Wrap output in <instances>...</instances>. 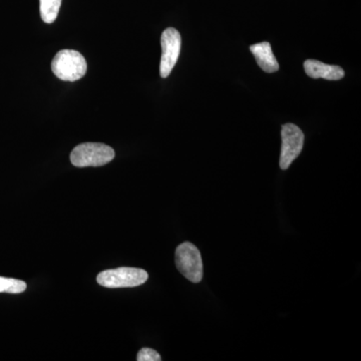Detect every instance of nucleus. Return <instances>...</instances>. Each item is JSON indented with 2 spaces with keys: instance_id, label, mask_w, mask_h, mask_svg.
I'll list each match as a JSON object with an SVG mask.
<instances>
[{
  "instance_id": "11",
  "label": "nucleus",
  "mask_w": 361,
  "mask_h": 361,
  "mask_svg": "<svg viewBox=\"0 0 361 361\" xmlns=\"http://www.w3.org/2000/svg\"><path fill=\"white\" fill-rule=\"evenodd\" d=\"M137 361H161V355L152 348H142L137 353Z\"/></svg>"
},
{
  "instance_id": "3",
  "label": "nucleus",
  "mask_w": 361,
  "mask_h": 361,
  "mask_svg": "<svg viewBox=\"0 0 361 361\" xmlns=\"http://www.w3.org/2000/svg\"><path fill=\"white\" fill-rule=\"evenodd\" d=\"M148 278L149 274L144 269L120 267L99 273L97 282L106 288H128L144 284Z\"/></svg>"
},
{
  "instance_id": "4",
  "label": "nucleus",
  "mask_w": 361,
  "mask_h": 361,
  "mask_svg": "<svg viewBox=\"0 0 361 361\" xmlns=\"http://www.w3.org/2000/svg\"><path fill=\"white\" fill-rule=\"evenodd\" d=\"M176 266L178 270L193 283H199L203 278V261L201 253L194 244L185 242L176 249Z\"/></svg>"
},
{
  "instance_id": "6",
  "label": "nucleus",
  "mask_w": 361,
  "mask_h": 361,
  "mask_svg": "<svg viewBox=\"0 0 361 361\" xmlns=\"http://www.w3.org/2000/svg\"><path fill=\"white\" fill-rule=\"evenodd\" d=\"M161 59L160 66L161 77L166 78L172 73L173 68L177 63L180 52V32L175 28H167L161 35Z\"/></svg>"
},
{
  "instance_id": "8",
  "label": "nucleus",
  "mask_w": 361,
  "mask_h": 361,
  "mask_svg": "<svg viewBox=\"0 0 361 361\" xmlns=\"http://www.w3.org/2000/svg\"><path fill=\"white\" fill-rule=\"evenodd\" d=\"M250 51L255 56L258 66L265 73H273L279 70V65H278L277 59L273 54L269 42H263L260 44L251 45Z\"/></svg>"
},
{
  "instance_id": "10",
  "label": "nucleus",
  "mask_w": 361,
  "mask_h": 361,
  "mask_svg": "<svg viewBox=\"0 0 361 361\" xmlns=\"http://www.w3.org/2000/svg\"><path fill=\"white\" fill-rule=\"evenodd\" d=\"M27 288L25 281L13 278L0 277V293L20 294Z\"/></svg>"
},
{
  "instance_id": "5",
  "label": "nucleus",
  "mask_w": 361,
  "mask_h": 361,
  "mask_svg": "<svg viewBox=\"0 0 361 361\" xmlns=\"http://www.w3.org/2000/svg\"><path fill=\"white\" fill-rule=\"evenodd\" d=\"M282 147L279 165L282 170H287L303 149L304 134L300 128L294 123H285L281 130Z\"/></svg>"
},
{
  "instance_id": "9",
  "label": "nucleus",
  "mask_w": 361,
  "mask_h": 361,
  "mask_svg": "<svg viewBox=\"0 0 361 361\" xmlns=\"http://www.w3.org/2000/svg\"><path fill=\"white\" fill-rule=\"evenodd\" d=\"M61 0H40V14L45 23H54L58 18Z\"/></svg>"
},
{
  "instance_id": "2",
  "label": "nucleus",
  "mask_w": 361,
  "mask_h": 361,
  "mask_svg": "<svg viewBox=\"0 0 361 361\" xmlns=\"http://www.w3.org/2000/svg\"><path fill=\"white\" fill-rule=\"evenodd\" d=\"M113 148L101 142H85L78 145L71 154V161L75 167H101L114 160Z\"/></svg>"
},
{
  "instance_id": "1",
  "label": "nucleus",
  "mask_w": 361,
  "mask_h": 361,
  "mask_svg": "<svg viewBox=\"0 0 361 361\" xmlns=\"http://www.w3.org/2000/svg\"><path fill=\"white\" fill-rule=\"evenodd\" d=\"M51 70L59 80L77 82L87 73V63L80 52L73 49H63L54 56Z\"/></svg>"
},
{
  "instance_id": "7",
  "label": "nucleus",
  "mask_w": 361,
  "mask_h": 361,
  "mask_svg": "<svg viewBox=\"0 0 361 361\" xmlns=\"http://www.w3.org/2000/svg\"><path fill=\"white\" fill-rule=\"evenodd\" d=\"M306 75L312 78H324L329 80H339L344 78V71L338 66H329L322 61L308 59L304 63Z\"/></svg>"
}]
</instances>
